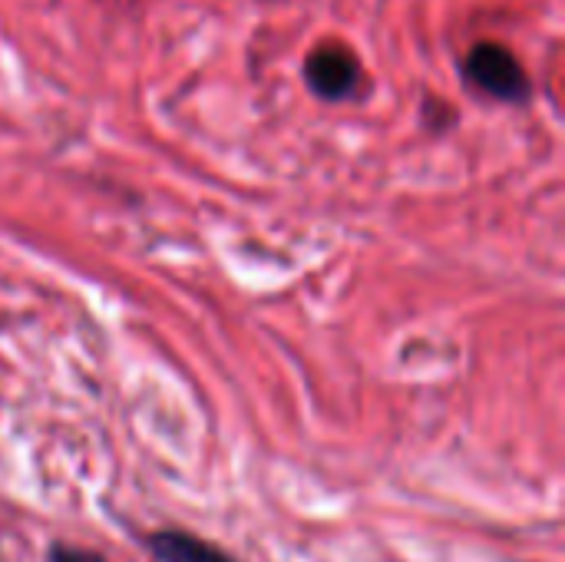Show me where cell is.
Wrapping results in <instances>:
<instances>
[{
	"instance_id": "cell-4",
	"label": "cell",
	"mask_w": 565,
	"mask_h": 562,
	"mask_svg": "<svg viewBox=\"0 0 565 562\" xmlns=\"http://www.w3.org/2000/svg\"><path fill=\"white\" fill-rule=\"evenodd\" d=\"M46 562H106V556L96 553V550L70 547V543H53L50 553H46Z\"/></svg>"
},
{
	"instance_id": "cell-1",
	"label": "cell",
	"mask_w": 565,
	"mask_h": 562,
	"mask_svg": "<svg viewBox=\"0 0 565 562\" xmlns=\"http://www.w3.org/2000/svg\"><path fill=\"white\" fill-rule=\"evenodd\" d=\"M467 76L477 89L497 99H523L530 93L520 60L500 43H477L467 56Z\"/></svg>"
},
{
	"instance_id": "cell-3",
	"label": "cell",
	"mask_w": 565,
	"mask_h": 562,
	"mask_svg": "<svg viewBox=\"0 0 565 562\" xmlns=\"http://www.w3.org/2000/svg\"><path fill=\"white\" fill-rule=\"evenodd\" d=\"M146 550L156 562H238L222 547L185 530H156L146 540Z\"/></svg>"
},
{
	"instance_id": "cell-2",
	"label": "cell",
	"mask_w": 565,
	"mask_h": 562,
	"mask_svg": "<svg viewBox=\"0 0 565 562\" xmlns=\"http://www.w3.org/2000/svg\"><path fill=\"white\" fill-rule=\"evenodd\" d=\"M305 79L324 99H348L361 83V63L348 46L324 43V46L311 50V56L305 63Z\"/></svg>"
}]
</instances>
